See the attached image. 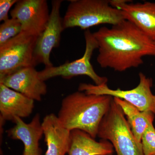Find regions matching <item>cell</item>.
<instances>
[{
	"label": "cell",
	"instance_id": "obj_9",
	"mask_svg": "<svg viewBox=\"0 0 155 155\" xmlns=\"http://www.w3.org/2000/svg\"><path fill=\"white\" fill-rule=\"evenodd\" d=\"M10 14L21 23L22 32L37 38L45 30L50 15L46 0H18Z\"/></svg>",
	"mask_w": 155,
	"mask_h": 155
},
{
	"label": "cell",
	"instance_id": "obj_15",
	"mask_svg": "<svg viewBox=\"0 0 155 155\" xmlns=\"http://www.w3.org/2000/svg\"><path fill=\"white\" fill-rule=\"evenodd\" d=\"M114 149L108 140L97 141L88 134L78 129L70 131L69 155H108L113 154Z\"/></svg>",
	"mask_w": 155,
	"mask_h": 155
},
{
	"label": "cell",
	"instance_id": "obj_7",
	"mask_svg": "<svg viewBox=\"0 0 155 155\" xmlns=\"http://www.w3.org/2000/svg\"><path fill=\"white\" fill-rule=\"evenodd\" d=\"M37 38L21 32L0 46V80L22 68L35 67L33 54Z\"/></svg>",
	"mask_w": 155,
	"mask_h": 155
},
{
	"label": "cell",
	"instance_id": "obj_16",
	"mask_svg": "<svg viewBox=\"0 0 155 155\" xmlns=\"http://www.w3.org/2000/svg\"><path fill=\"white\" fill-rule=\"evenodd\" d=\"M114 100L122 108L127 118L130 129L137 140L141 142L142 136L148 126L153 123L155 114L151 112H142L133 105L119 98Z\"/></svg>",
	"mask_w": 155,
	"mask_h": 155
},
{
	"label": "cell",
	"instance_id": "obj_5",
	"mask_svg": "<svg viewBox=\"0 0 155 155\" xmlns=\"http://www.w3.org/2000/svg\"><path fill=\"white\" fill-rule=\"evenodd\" d=\"M85 49L83 56L79 59L66 62L58 66L45 67L38 72V77L43 81L58 76L64 79H70L79 75H86L93 81L96 85L106 84L108 79L102 77L95 72L91 63V60L95 50L98 48V45L93 33L87 29L84 33Z\"/></svg>",
	"mask_w": 155,
	"mask_h": 155
},
{
	"label": "cell",
	"instance_id": "obj_11",
	"mask_svg": "<svg viewBox=\"0 0 155 155\" xmlns=\"http://www.w3.org/2000/svg\"><path fill=\"white\" fill-rule=\"evenodd\" d=\"M0 83L38 101H41L48 91L47 84L40 79L38 72L34 67L19 69L1 79Z\"/></svg>",
	"mask_w": 155,
	"mask_h": 155
},
{
	"label": "cell",
	"instance_id": "obj_8",
	"mask_svg": "<svg viewBox=\"0 0 155 155\" xmlns=\"http://www.w3.org/2000/svg\"><path fill=\"white\" fill-rule=\"evenodd\" d=\"M62 0L52 1V8L47 25L43 32L38 37L33 54V64H39L45 67H52L50 55L53 49L60 45L61 33L64 30L61 8Z\"/></svg>",
	"mask_w": 155,
	"mask_h": 155
},
{
	"label": "cell",
	"instance_id": "obj_14",
	"mask_svg": "<svg viewBox=\"0 0 155 155\" xmlns=\"http://www.w3.org/2000/svg\"><path fill=\"white\" fill-rule=\"evenodd\" d=\"M45 141L47 146L45 155H65L69 150L70 131L64 127L58 116L51 114L42 122Z\"/></svg>",
	"mask_w": 155,
	"mask_h": 155
},
{
	"label": "cell",
	"instance_id": "obj_6",
	"mask_svg": "<svg viewBox=\"0 0 155 155\" xmlns=\"http://www.w3.org/2000/svg\"><path fill=\"white\" fill-rule=\"evenodd\" d=\"M140 81L135 88L129 90H122L118 88H109L107 84L97 85L89 83H81L78 91L87 94L105 95L119 98L133 105L142 112H152L155 115V95L153 94L151 87L153 80L147 77L142 72L139 74Z\"/></svg>",
	"mask_w": 155,
	"mask_h": 155
},
{
	"label": "cell",
	"instance_id": "obj_20",
	"mask_svg": "<svg viewBox=\"0 0 155 155\" xmlns=\"http://www.w3.org/2000/svg\"><path fill=\"white\" fill-rule=\"evenodd\" d=\"M113 154H111L108 155H113Z\"/></svg>",
	"mask_w": 155,
	"mask_h": 155
},
{
	"label": "cell",
	"instance_id": "obj_17",
	"mask_svg": "<svg viewBox=\"0 0 155 155\" xmlns=\"http://www.w3.org/2000/svg\"><path fill=\"white\" fill-rule=\"evenodd\" d=\"M22 32V25L17 19H9L0 25V46Z\"/></svg>",
	"mask_w": 155,
	"mask_h": 155
},
{
	"label": "cell",
	"instance_id": "obj_2",
	"mask_svg": "<svg viewBox=\"0 0 155 155\" xmlns=\"http://www.w3.org/2000/svg\"><path fill=\"white\" fill-rule=\"evenodd\" d=\"M113 99L111 96L75 91L62 100L58 119L68 130H83L95 139L100 123Z\"/></svg>",
	"mask_w": 155,
	"mask_h": 155
},
{
	"label": "cell",
	"instance_id": "obj_4",
	"mask_svg": "<svg viewBox=\"0 0 155 155\" xmlns=\"http://www.w3.org/2000/svg\"><path fill=\"white\" fill-rule=\"evenodd\" d=\"M97 137L110 141L117 155H144L141 143L137 140L122 108L114 99L100 123Z\"/></svg>",
	"mask_w": 155,
	"mask_h": 155
},
{
	"label": "cell",
	"instance_id": "obj_19",
	"mask_svg": "<svg viewBox=\"0 0 155 155\" xmlns=\"http://www.w3.org/2000/svg\"><path fill=\"white\" fill-rule=\"evenodd\" d=\"M18 0L0 1V21L5 22L9 19V11L11 7L16 5Z\"/></svg>",
	"mask_w": 155,
	"mask_h": 155
},
{
	"label": "cell",
	"instance_id": "obj_13",
	"mask_svg": "<svg viewBox=\"0 0 155 155\" xmlns=\"http://www.w3.org/2000/svg\"><path fill=\"white\" fill-rule=\"evenodd\" d=\"M34 101L0 83L1 125L7 121L14 122L16 117L22 119L30 116L34 108Z\"/></svg>",
	"mask_w": 155,
	"mask_h": 155
},
{
	"label": "cell",
	"instance_id": "obj_12",
	"mask_svg": "<svg viewBox=\"0 0 155 155\" xmlns=\"http://www.w3.org/2000/svg\"><path fill=\"white\" fill-rule=\"evenodd\" d=\"M14 127L7 130L9 137L15 140H20L24 144L22 155H41L39 141L44 134L40 116L36 114L29 123L16 117Z\"/></svg>",
	"mask_w": 155,
	"mask_h": 155
},
{
	"label": "cell",
	"instance_id": "obj_3",
	"mask_svg": "<svg viewBox=\"0 0 155 155\" xmlns=\"http://www.w3.org/2000/svg\"><path fill=\"white\" fill-rule=\"evenodd\" d=\"M125 20L121 11L112 7L109 1L72 0L63 18V26L64 30L77 27L86 30L101 24L116 25Z\"/></svg>",
	"mask_w": 155,
	"mask_h": 155
},
{
	"label": "cell",
	"instance_id": "obj_18",
	"mask_svg": "<svg viewBox=\"0 0 155 155\" xmlns=\"http://www.w3.org/2000/svg\"><path fill=\"white\" fill-rule=\"evenodd\" d=\"M141 143L144 155H155V128L153 123L145 130Z\"/></svg>",
	"mask_w": 155,
	"mask_h": 155
},
{
	"label": "cell",
	"instance_id": "obj_1",
	"mask_svg": "<svg viewBox=\"0 0 155 155\" xmlns=\"http://www.w3.org/2000/svg\"><path fill=\"white\" fill-rule=\"evenodd\" d=\"M93 33L98 45L97 62L102 68L124 72L142 65L145 56L155 57V42L127 20Z\"/></svg>",
	"mask_w": 155,
	"mask_h": 155
},
{
	"label": "cell",
	"instance_id": "obj_10",
	"mask_svg": "<svg viewBox=\"0 0 155 155\" xmlns=\"http://www.w3.org/2000/svg\"><path fill=\"white\" fill-rule=\"evenodd\" d=\"M109 2L112 7L121 11L125 20L155 42V3L147 2L133 4L125 0Z\"/></svg>",
	"mask_w": 155,
	"mask_h": 155
}]
</instances>
